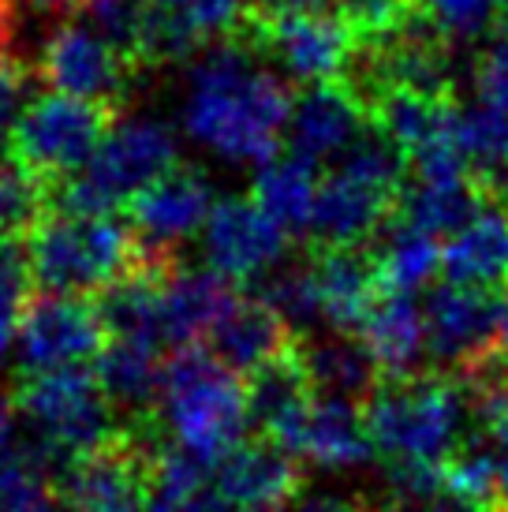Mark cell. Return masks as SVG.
Wrapping results in <instances>:
<instances>
[{
    "label": "cell",
    "instance_id": "obj_1",
    "mask_svg": "<svg viewBox=\"0 0 508 512\" xmlns=\"http://www.w3.org/2000/svg\"><path fill=\"white\" fill-rule=\"evenodd\" d=\"M292 90L232 30L191 64L184 90V131L221 161L262 165L281 154Z\"/></svg>",
    "mask_w": 508,
    "mask_h": 512
},
{
    "label": "cell",
    "instance_id": "obj_2",
    "mask_svg": "<svg viewBox=\"0 0 508 512\" xmlns=\"http://www.w3.org/2000/svg\"><path fill=\"white\" fill-rule=\"evenodd\" d=\"M471 400L456 374L423 370L411 378H381L363 400L374 453L396 464H449L464 449Z\"/></svg>",
    "mask_w": 508,
    "mask_h": 512
},
{
    "label": "cell",
    "instance_id": "obj_3",
    "mask_svg": "<svg viewBox=\"0 0 508 512\" xmlns=\"http://www.w3.org/2000/svg\"><path fill=\"white\" fill-rule=\"evenodd\" d=\"M150 415L161 438L213 468L247 441L243 434L251 423V404L240 374L221 367L210 348L198 344L169 352L165 382Z\"/></svg>",
    "mask_w": 508,
    "mask_h": 512
},
{
    "label": "cell",
    "instance_id": "obj_4",
    "mask_svg": "<svg viewBox=\"0 0 508 512\" xmlns=\"http://www.w3.org/2000/svg\"><path fill=\"white\" fill-rule=\"evenodd\" d=\"M408 157L400 146L370 124L344 154L325 169L318 184L311 243L314 247H363L396 214L404 191Z\"/></svg>",
    "mask_w": 508,
    "mask_h": 512
},
{
    "label": "cell",
    "instance_id": "obj_5",
    "mask_svg": "<svg viewBox=\"0 0 508 512\" xmlns=\"http://www.w3.org/2000/svg\"><path fill=\"white\" fill-rule=\"evenodd\" d=\"M23 240L34 285L60 296H101L146 262L135 228L113 214H68L49 206Z\"/></svg>",
    "mask_w": 508,
    "mask_h": 512
},
{
    "label": "cell",
    "instance_id": "obj_6",
    "mask_svg": "<svg viewBox=\"0 0 508 512\" xmlns=\"http://www.w3.org/2000/svg\"><path fill=\"white\" fill-rule=\"evenodd\" d=\"M180 165L176 131L157 116L116 120L105 143L79 172L53 187V206L68 214H116L139 191Z\"/></svg>",
    "mask_w": 508,
    "mask_h": 512
},
{
    "label": "cell",
    "instance_id": "obj_7",
    "mask_svg": "<svg viewBox=\"0 0 508 512\" xmlns=\"http://www.w3.org/2000/svg\"><path fill=\"white\" fill-rule=\"evenodd\" d=\"M12 400L19 419H27L34 441L57 460L60 471L68 460L94 453L120 434L113 423V400L98 370L64 367L23 374Z\"/></svg>",
    "mask_w": 508,
    "mask_h": 512
},
{
    "label": "cell",
    "instance_id": "obj_8",
    "mask_svg": "<svg viewBox=\"0 0 508 512\" xmlns=\"http://www.w3.org/2000/svg\"><path fill=\"white\" fill-rule=\"evenodd\" d=\"M113 116L116 109L98 101L71 98L57 90L38 94L15 120L8 135V157L49 187H57L94 157V150L113 131Z\"/></svg>",
    "mask_w": 508,
    "mask_h": 512
},
{
    "label": "cell",
    "instance_id": "obj_9",
    "mask_svg": "<svg viewBox=\"0 0 508 512\" xmlns=\"http://www.w3.org/2000/svg\"><path fill=\"white\" fill-rule=\"evenodd\" d=\"M262 60H273L281 75L303 86L348 79L359 38L340 12H247L236 27Z\"/></svg>",
    "mask_w": 508,
    "mask_h": 512
},
{
    "label": "cell",
    "instance_id": "obj_10",
    "mask_svg": "<svg viewBox=\"0 0 508 512\" xmlns=\"http://www.w3.org/2000/svg\"><path fill=\"white\" fill-rule=\"evenodd\" d=\"M161 441L154 415H146L101 449L68 460L57 475L64 512H150V456Z\"/></svg>",
    "mask_w": 508,
    "mask_h": 512
},
{
    "label": "cell",
    "instance_id": "obj_11",
    "mask_svg": "<svg viewBox=\"0 0 508 512\" xmlns=\"http://www.w3.org/2000/svg\"><path fill=\"white\" fill-rule=\"evenodd\" d=\"M34 75L49 90L71 98L98 101V105H124L131 86L139 79V64L120 53L101 30L86 19H60L34 57Z\"/></svg>",
    "mask_w": 508,
    "mask_h": 512
},
{
    "label": "cell",
    "instance_id": "obj_12",
    "mask_svg": "<svg viewBox=\"0 0 508 512\" xmlns=\"http://www.w3.org/2000/svg\"><path fill=\"white\" fill-rule=\"evenodd\" d=\"M426 311V344L438 370H452L456 378L482 367L501 352L505 333V296L464 285L430 288L423 303Z\"/></svg>",
    "mask_w": 508,
    "mask_h": 512
},
{
    "label": "cell",
    "instance_id": "obj_13",
    "mask_svg": "<svg viewBox=\"0 0 508 512\" xmlns=\"http://www.w3.org/2000/svg\"><path fill=\"white\" fill-rule=\"evenodd\" d=\"M105 344L109 329L98 303H90L86 296L42 292L30 299L15 352L27 374H38V370L86 367L90 359H101Z\"/></svg>",
    "mask_w": 508,
    "mask_h": 512
},
{
    "label": "cell",
    "instance_id": "obj_14",
    "mask_svg": "<svg viewBox=\"0 0 508 512\" xmlns=\"http://www.w3.org/2000/svg\"><path fill=\"white\" fill-rule=\"evenodd\" d=\"M198 240L206 266L221 273L228 285H251L277 270L288 255V232L251 195L217 202Z\"/></svg>",
    "mask_w": 508,
    "mask_h": 512
},
{
    "label": "cell",
    "instance_id": "obj_15",
    "mask_svg": "<svg viewBox=\"0 0 508 512\" xmlns=\"http://www.w3.org/2000/svg\"><path fill=\"white\" fill-rule=\"evenodd\" d=\"M213 206L217 199L202 169L176 165L127 202V225L135 228L146 258L176 262V247L191 236H202Z\"/></svg>",
    "mask_w": 508,
    "mask_h": 512
},
{
    "label": "cell",
    "instance_id": "obj_16",
    "mask_svg": "<svg viewBox=\"0 0 508 512\" xmlns=\"http://www.w3.org/2000/svg\"><path fill=\"white\" fill-rule=\"evenodd\" d=\"M262 438L277 441L284 453H292L296 460H311L329 471L359 468L374 456L363 404L344 397H322V393L303 412L284 419L281 427H273Z\"/></svg>",
    "mask_w": 508,
    "mask_h": 512
},
{
    "label": "cell",
    "instance_id": "obj_17",
    "mask_svg": "<svg viewBox=\"0 0 508 512\" xmlns=\"http://www.w3.org/2000/svg\"><path fill=\"white\" fill-rule=\"evenodd\" d=\"M303 490L296 456L277 441L251 438L213 464V494L228 512H288Z\"/></svg>",
    "mask_w": 508,
    "mask_h": 512
},
{
    "label": "cell",
    "instance_id": "obj_18",
    "mask_svg": "<svg viewBox=\"0 0 508 512\" xmlns=\"http://www.w3.org/2000/svg\"><path fill=\"white\" fill-rule=\"evenodd\" d=\"M367 128V101L355 94L348 79H333V83H314L299 90L284 139L292 146V154L318 165L344 154Z\"/></svg>",
    "mask_w": 508,
    "mask_h": 512
},
{
    "label": "cell",
    "instance_id": "obj_19",
    "mask_svg": "<svg viewBox=\"0 0 508 512\" xmlns=\"http://www.w3.org/2000/svg\"><path fill=\"white\" fill-rule=\"evenodd\" d=\"M296 341V329L284 322L269 299L254 296V292H236L228 311L221 314V322L210 329L206 348L232 374H254L262 363L281 356L284 348H292Z\"/></svg>",
    "mask_w": 508,
    "mask_h": 512
},
{
    "label": "cell",
    "instance_id": "obj_20",
    "mask_svg": "<svg viewBox=\"0 0 508 512\" xmlns=\"http://www.w3.org/2000/svg\"><path fill=\"white\" fill-rule=\"evenodd\" d=\"M307 262L322 299V322H329L340 337H355L367 322L370 307L381 299L374 255L363 247H314L311 243Z\"/></svg>",
    "mask_w": 508,
    "mask_h": 512
},
{
    "label": "cell",
    "instance_id": "obj_21",
    "mask_svg": "<svg viewBox=\"0 0 508 512\" xmlns=\"http://www.w3.org/2000/svg\"><path fill=\"white\" fill-rule=\"evenodd\" d=\"M236 299V285H228L221 273L169 266L161 281V337L169 352H184L206 344L210 329L221 322L228 303Z\"/></svg>",
    "mask_w": 508,
    "mask_h": 512
},
{
    "label": "cell",
    "instance_id": "obj_22",
    "mask_svg": "<svg viewBox=\"0 0 508 512\" xmlns=\"http://www.w3.org/2000/svg\"><path fill=\"white\" fill-rule=\"evenodd\" d=\"M359 344L367 348L381 378H411L423 374V359H430L426 344V311L415 296L381 292L370 307L367 322L359 326Z\"/></svg>",
    "mask_w": 508,
    "mask_h": 512
},
{
    "label": "cell",
    "instance_id": "obj_23",
    "mask_svg": "<svg viewBox=\"0 0 508 512\" xmlns=\"http://www.w3.org/2000/svg\"><path fill=\"white\" fill-rule=\"evenodd\" d=\"M441 273L449 285L505 292L508 288V206L490 202L475 221L445 240Z\"/></svg>",
    "mask_w": 508,
    "mask_h": 512
},
{
    "label": "cell",
    "instance_id": "obj_24",
    "mask_svg": "<svg viewBox=\"0 0 508 512\" xmlns=\"http://www.w3.org/2000/svg\"><path fill=\"white\" fill-rule=\"evenodd\" d=\"M486 206H490V199L482 195L475 176H456V180H423V176H415L411 184H404L400 199H396L393 221L419 228L434 240H449L467 221H475Z\"/></svg>",
    "mask_w": 508,
    "mask_h": 512
},
{
    "label": "cell",
    "instance_id": "obj_25",
    "mask_svg": "<svg viewBox=\"0 0 508 512\" xmlns=\"http://www.w3.org/2000/svg\"><path fill=\"white\" fill-rule=\"evenodd\" d=\"M318 184L322 176L314 172V161L281 150L258 165L251 184V199L266 210L288 236H303L314 225V206H318Z\"/></svg>",
    "mask_w": 508,
    "mask_h": 512
},
{
    "label": "cell",
    "instance_id": "obj_26",
    "mask_svg": "<svg viewBox=\"0 0 508 512\" xmlns=\"http://www.w3.org/2000/svg\"><path fill=\"white\" fill-rule=\"evenodd\" d=\"M247 404H251V423L262 427V434H269L273 427H281L284 419H292L296 412H303L318 389H314L307 363H303V344L284 348L281 356H273L269 363L247 374Z\"/></svg>",
    "mask_w": 508,
    "mask_h": 512
},
{
    "label": "cell",
    "instance_id": "obj_27",
    "mask_svg": "<svg viewBox=\"0 0 508 512\" xmlns=\"http://www.w3.org/2000/svg\"><path fill=\"white\" fill-rule=\"evenodd\" d=\"M441 251L445 243L426 236L419 228L389 221L378 232V247L370 251L374 266H378L381 292H400V296H415L441 273Z\"/></svg>",
    "mask_w": 508,
    "mask_h": 512
},
{
    "label": "cell",
    "instance_id": "obj_28",
    "mask_svg": "<svg viewBox=\"0 0 508 512\" xmlns=\"http://www.w3.org/2000/svg\"><path fill=\"white\" fill-rule=\"evenodd\" d=\"M165 348L150 341H109L98 359V378L113 404L124 408H150L154 412L161 382H165Z\"/></svg>",
    "mask_w": 508,
    "mask_h": 512
},
{
    "label": "cell",
    "instance_id": "obj_29",
    "mask_svg": "<svg viewBox=\"0 0 508 512\" xmlns=\"http://www.w3.org/2000/svg\"><path fill=\"white\" fill-rule=\"evenodd\" d=\"M303 344V363L311 374L314 389L322 397H344V400H363L381 385V374L367 348L352 337H329V341H299Z\"/></svg>",
    "mask_w": 508,
    "mask_h": 512
},
{
    "label": "cell",
    "instance_id": "obj_30",
    "mask_svg": "<svg viewBox=\"0 0 508 512\" xmlns=\"http://www.w3.org/2000/svg\"><path fill=\"white\" fill-rule=\"evenodd\" d=\"M57 460L38 441L0 464V512H64L57 486Z\"/></svg>",
    "mask_w": 508,
    "mask_h": 512
},
{
    "label": "cell",
    "instance_id": "obj_31",
    "mask_svg": "<svg viewBox=\"0 0 508 512\" xmlns=\"http://www.w3.org/2000/svg\"><path fill=\"white\" fill-rule=\"evenodd\" d=\"M206 468L198 456L176 449L172 441H161L150 456V512H180L184 505L210 490Z\"/></svg>",
    "mask_w": 508,
    "mask_h": 512
},
{
    "label": "cell",
    "instance_id": "obj_32",
    "mask_svg": "<svg viewBox=\"0 0 508 512\" xmlns=\"http://www.w3.org/2000/svg\"><path fill=\"white\" fill-rule=\"evenodd\" d=\"M30 255L23 236H0V359L19 341V329L30 307Z\"/></svg>",
    "mask_w": 508,
    "mask_h": 512
},
{
    "label": "cell",
    "instance_id": "obj_33",
    "mask_svg": "<svg viewBox=\"0 0 508 512\" xmlns=\"http://www.w3.org/2000/svg\"><path fill=\"white\" fill-rule=\"evenodd\" d=\"M53 206V187L34 172L15 165L12 157L0 161V236H27Z\"/></svg>",
    "mask_w": 508,
    "mask_h": 512
},
{
    "label": "cell",
    "instance_id": "obj_34",
    "mask_svg": "<svg viewBox=\"0 0 508 512\" xmlns=\"http://www.w3.org/2000/svg\"><path fill=\"white\" fill-rule=\"evenodd\" d=\"M243 4L247 0H150L154 12L172 19L198 45H206L210 38H221V34H232L240 27Z\"/></svg>",
    "mask_w": 508,
    "mask_h": 512
},
{
    "label": "cell",
    "instance_id": "obj_35",
    "mask_svg": "<svg viewBox=\"0 0 508 512\" xmlns=\"http://www.w3.org/2000/svg\"><path fill=\"white\" fill-rule=\"evenodd\" d=\"M262 299H269L277 314L292 329L314 326L322 322V299H318V285H314L311 262H299V266H284V270L269 273Z\"/></svg>",
    "mask_w": 508,
    "mask_h": 512
},
{
    "label": "cell",
    "instance_id": "obj_36",
    "mask_svg": "<svg viewBox=\"0 0 508 512\" xmlns=\"http://www.w3.org/2000/svg\"><path fill=\"white\" fill-rule=\"evenodd\" d=\"M337 12L355 30L359 49L389 42V38L404 34L419 19L415 0H337Z\"/></svg>",
    "mask_w": 508,
    "mask_h": 512
},
{
    "label": "cell",
    "instance_id": "obj_37",
    "mask_svg": "<svg viewBox=\"0 0 508 512\" xmlns=\"http://www.w3.org/2000/svg\"><path fill=\"white\" fill-rule=\"evenodd\" d=\"M415 8L445 42H475L494 27L501 0H415Z\"/></svg>",
    "mask_w": 508,
    "mask_h": 512
},
{
    "label": "cell",
    "instance_id": "obj_38",
    "mask_svg": "<svg viewBox=\"0 0 508 512\" xmlns=\"http://www.w3.org/2000/svg\"><path fill=\"white\" fill-rule=\"evenodd\" d=\"M445 494L467 501V505H479V509H494L497 456L479 449V445H464L445 464Z\"/></svg>",
    "mask_w": 508,
    "mask_h": 512
},
{
    "label": "cell",
    "instance_id": "obj_39",
    "mask_svg": "<svg viewBox=\"0 0 508 512\" xmlns=\"http://www.w3.org/2000/svg\"><path fill=\"white\" fill-rule=\"evenodd\" d=\"M475 94L486 109L508 120V34H501L475 64Z\"/></svg>",
    "mask_w": 508,
    "mask_h": 512
},
{
    "label": "cell",
    "instance_id": "obj_40",
    "mask_svg": "<svg viewBox=\"0 0 508 512\" xmlns=\"http://www.w3.org/2000/svg\"><path fill=\"white\" fill-rule=\"evenodd\" d=\"M30 105V68L15 57H0V146H8L15 120Z\"/></svg>",
    "mask_w": 508,
    "mask_h": 512
},
{
    "label": "cell",
    "instance_id": "obj_41",
    "mask_svg": "<svg viewBox=\"0 0 508 512\" xmlns=\"http://www.w3.org/2000/svg\"><path fill=\"white\" fill-rule=\"evenodd\" d=\"M385 512H490L479 505L452 498V494H434V498H393Z\"/></svg>",
    "mask_w": 508,
    "mask_h": 512
},
{
    "label": "cell",
    "instance_id": "obj_42",
    "mask_svg": "<svg viewBox=\"0 0 508 512\" xmlns=\"http://www.w3.org/2000/svg\"><path fill=\"white\" fill-rule=\"evenodd\" d=\"M329 0H251V12H322Z\"/></svg>",
    "mask_w": 508,
    "mask_h": 512
},
{
    "label": "cell",
    "instance_id": "obj_43",
    "mask_svg": "<svg viewBox=\"0 0 508 512\" xmlns=\"http://www.w3.org/2000/svg\"><path fill=\"white\" fill-rule=\"evenodd\" d=\"M296 512H370L363 501H348V498H311L296 505Z\"/></svg>",
    "mask_w": 508,
    "mask_h": 512
},
{
    "label": "cell",
    "instance_id": "obj_44",
    "mask_svg": "<svg viewBox=\"0 0 508 512\" xmlns=\"http://www.w3.org/2000/svg\"><path fill=\"white\" fill-rule=\"evenodd\" d=\"M490 512H508V453L497 456V501Z\"/></svg>",
    "mask_w": 508,
    "mask_h": 512
},
{
    "label": "cell",
    "instance_id": "obj_45",
    "mask_svg": "<svg viewBox=\"0 0 508 512\" xmlns=\"http://www.w3.org/2000/svg\"><path fill=\"white\" fill-rule=\"evenodd\" d=\"M8 30H12V0H0V57L8 53Z\"/></svg>",
    "mask_w": 508,
    "mask_h": 512
},
{
    "label": "cell",
    "instance_id": "obj_46",
    "mask_svg": "<svg viewBox=\"0 0 508 512\" xmlns=\"http://www.w3.org/2000/svg\"><path fill=\"white\" fill-rule=\"evenodd\" d=\"M60 12H79V15H86L90 8H98V4H105V0H53Z\"/></svg>",
    "mask_w": 508,
    "mask_h": 512
},
{
    "label": "cell",
    "instance_id": "obj_47",
    "mask_svg": "<svg viewBox=\"0 0 508 512\" xmlns=\"http://www.w3.org/2000/svg\"><path fill=\"white\" fill-rule=\"evenodd\" d=\"M501 356L508 359V296H505V333H501Z\"/></svg>",
    "mask_w": 508,
    "mask_h": 512
},
{
    "label": "cell",
    "instance_id": "obj_48",
    "mask_svg": "<svg viewBox=\"0 0 508 512\" xmlns=\"http://www.w3.org/2000/svg\"><path fill=\"white\" fill-rule=\"evenodd\" d=\"M501 27H505V34H508V4L501 8Z\"/></svg>",
    "mask_w": 508,
    "mask_h": 512
},
{
    "label": "cell",
    "instance_id": "obj_49",
    "mask_svg": "<svg viewBox=\"0 0 508 512\" xmlns=\"http://www.w3.org/2000/svg\"><path fill=\"white\" fill-rule=\"evenodd\" d=\"M505 4H508V0H501V8H505Z\"/></svg>",
    "mask_w": 508,
    "mask_h": 512
}]
</instances>
